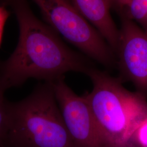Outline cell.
<instances>
[{
	"label": "cell",
	"instance_id": "cell-1",
	"mask_svg": "<svg viewBox=\"0 0 147 147\" xmlns=\"http://www.w3.org/2000/svg\"><path fill=\"white\" fill-rule=\"evenodd\" d=\"M0 5L12 11L20 30L13 53L0 59V73L8 88L31 78L51 82L68 72L86 74L94 67L90 58L69 47L57 32L37 18L27 0H0Z\"/></svg>",
	"mask_w": 147,
	"mask_h": 147
},
{
	"label": "cell",
	"instance_id": "cell-2",
	"mask_svg": "<svg viewBox=\"0 0 147 147\" xmlns=\"http://www.w3.org/2000/svg\"><path fill=\"white\" fill-rule=\"evenodd\" d=\"M86 75L93 89L84 94L105 147H131L137 129L147 118L146 97L126 89L119 78L94 67Z\"/></svg>",
	"mask_w": 147,
	"mask_h": 147
},
{
	"label": "cell",
	"instance_id": "cell-3",
	"mask_svg": "<svg viewBox=\"0 0 147 147\" xmlns=\"http://www.w3.org/2000/svg\"><path fill=\"white\" fill-rule=\"evenodd\" d=\"M2 147H77L65 125L50 82L22 100L10 102Z\"/></svg>",
	"mask_w": 147,
	"mask_h": 147
},
{
	"label": "cell",
	"instance_id": "cell-4",
	"mask_svg": "<svg viewBox=\"0 0 147 147\" xmlns=\"http://www.w3.org/2000/svg\"><path fill=\"white\" fill-rule=\"evenodd\" d=\"M32 1L39 7L47 24L86 56L105 67H116L115 53L72 0Z\"/></svg>",
	"mask_w": 147,
	"mask_h": 147
},
{
	"label": "cell",
	"instance_id": "cell-5",
	"mask_svg": "<svg viewBox=\"0 0 147 147\" xmlns=\"http://www.w3.org/2000/svg\"><path fill=\"white\" fill-rule=\"evenodd\" d=\"M64 78L51 82L63 120L77 147H105L85 96L76 94Z\"/></svg>",
	"mask_w": 147,
	"mask_h": 147
},
{
	"label": "cell",
	"instance_id": "cell-6",
	"mask_svg": "<svg viewBox=\"0 0 147 147\" xmlns=\"http://www.w3.org/2000/svg\"><path fill=\"white\" fill-rule=\"evenodd\" d=\"M116 50L119 79L130 81L138 93L147 95V33L131 20L121 17Z\"/></svg>",
	"mask_w": 147,
	"mask_h": 147
},
{
	"label": "cell",
	"instance_id": "cell-7",
	"mask_svg": "<svg viewBox=\"0 0 147 147\" xmlns=\"http://www.w3.org/2000/svg\"><path fill=\"white\" fill-rule=\"evenodd\" d=\"M84 18L99 32L116 54L119 29L111 15L109 0H72Z\"/></svg>",
	"mask_w": 147,
	"mask_h": 147
},
{
	"label": "cell",
	"instance_id": "cell-8",
	"mask_svg": "<svg viewBox=\"0 0 147 147\" xmlns=\"http://www.w3.org/2000/svg\"><path fill=\"white\" fill-rule=\"evenodd\" d=\"M119 16L135 22L147 33V0H132Z\"/></svg>",
	"mask_w": 147,
	"mask_h": 147
},
{
	"label": "cell",
	"instance_id": "cell-9",
	"mask_svg": "<svg viewBox=\"0 0 147 147\" xmlns=\"http://www.w3.org/2000/svg\"><path fill=\"white\" fill-rule=\"evenodd\" d=\"M8 89L5 80L0 73V147H3L8 130L10 102L5 96Z\"/></svg>",
	"mask_w": 147,
	"mask_h": 147
},
{
	"label": "cell",
	"instance_id": "cell-10",
	"mask_svg": "<svg viewBox=\"0 0 147 147\" xmlns=\"http://www.w3.org/2000/svg\"><path fill=\"white\" fill-rule=\"evenodd\" d=\"M131 147H147V118L135 132L132 140Z\"/></svg>",
	"mask_w": 147,
	"mask_h": 147
},
{
	"label": "cell",
	"instance_id": "cell-11",
	"mask_svg": "<svg viewBox=\"0 0 147 147\" xmlns=\"http://www.w3.org/2000/svg\"><path fill=\"white\" fill-rule=\"evenodd\" d=\"M10 12L3 6L0 5V44L2 38L5 22L9 16Z\"/></svg>",
	"mask_w": 147,
	"mask_h": 147
},
{
	"label": "cell",
	"instance_id": "cell-12",
	"mask_svg": "<svg viewBox=\"0 0 147 147\" xmlns=\"http://www.w3.org/2000/svg\"><path fill=\"white\" fill-rule=\"evenodd\" d=\"M110 2L111 8L114 9L119 14L130 3L132 0H109Z\"/></svg>",
	"mask_w": 147,
	"mask_h": 147
}]
</instances>
